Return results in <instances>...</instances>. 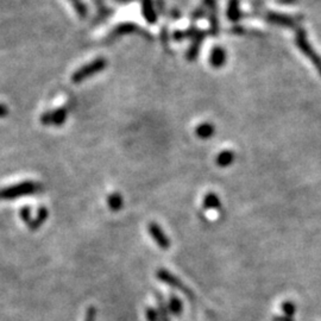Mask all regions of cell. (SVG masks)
Segmentation results:
<instances>
[{"label":"cell","mask_w":321,"mask_h":321,"mask_svg":"<svg viewBox=\"0 0 321 321\" xmlns=\"http://www.w3.org/2000/svg\"><path fill=\"white\" fill-rule=\"evenodd\" d=\"M42 191V185L38 182L24 181L20 183L10 185V187L0 188V200H13L21 198V196H29L37 194Z\"/></svg>","instance_id":"cell-1"},{"label":"cell","mask_w":321,"mask_h":321,"mask_svg":"<svg viewBox=\"0 0 321 321\" xmlns=\"http://www.w3.org/2000/svg\"><path fill=\"white\" fill-rule=\"evenodd\" d=\"M107 67V60L105 57H96L95 60L91 61L85 66L78 68L76 71H74L71 75V82L73 84H81L91 76L101 73Z\"/></svg>","instance_id":"cell-2"},{"label":"cell","mask_w":321,"mask_h":321,"mask_svg":"<svg viewBox=\"0 0 321 321\" xmlns=\"http://www.w3.org/2000/svg\"><path fill=\"white\" fill-rule=\"evenodd\" d=\"M295 44L300 49L303 55H305L307 59H308L310 62L314 64L315 69L317 70V73L321 75V57L317 55L315 50L310 43L308 42V38H307L306 31L303 29H299L295 34Z\"/></svg>","instance_id":"cell-3"},{"label":"cell","mask_w":321,"mask_h":321,"mask_svg":"<svg viewBox=\"0 0 321 321\" xmlns=\"http://www.w3.org/2000/svg\"><path fill=\"white\" fill-rule=\"evenodd\" d=\"M130 34H138L142 35L143 37H145L146 39H152V36L150 35L149 32H146L144 29L139 28L137 24L131 23V21H126V23H121L119 25H117V26L110 32V35L107 36V41H112V39H116L118 37H120V36Z\"/></svg>","instance_id":"cell-4"},{"label":"cell","mask_w":321,"mask_h":321,"mask_svg":"<svg viewBox=\"0 0 321 321\" xmlns=\"http://www.w3.org/2000/svg\"><path fill=\"white\" fill-rule=\"evenodd\" d=\"M68 117V109L66 106L59 107V109L54 111H46V112L42 113L41 116V123L45 126L52 125V126L60 127L61 125L66 123Z\"/></svg>","instance_id":"cell-5"},{"label":"cell","mask_w":321,"mask_h":321,"mask_svg":"<svg viewBox=\"0 0 321 321\" xmlns=\"http://www.w3.org/2000/svg\"><path fill=\"white\" fill-rule=\"evenodd\" d=\"M156 276H157V278H158V281L163 282V283L170 285V287H173L175 289H178V290L184 292V294L192 296V291L189 290L187 287H184V284L182 283V282L178 280L176 276H174L173 274L169 273L168 270L159 269L156 273Z\"/></svg>","instance_id":"cell-6"},{"label":"cell","mask_w":321,"mask_h":321,"mask_svg":"<svg viewBox=\"0 0 321 321\" xmlns=\"http://www.w3.org/2000/svg\"><path fill=\"white\" fill-rule=\"evenodd\" d=\"M148 231H149V234L151 235L153 240H155L156 244L158 245L160 249L168 250L170 248V245H171L170 239L167 237V234L164 233L162 227H160L158 224L150 223L148 225Z\"/></svg>","instance_id":"cell-7"},{"label":"cell","mask_w":321,"mask_h":321,"mask_svg":"<svg viewBox=\"0 0 321 321\" xmlns=\"http://www.w3.org/2000/svg\"><path fill=\"white\" fill-rule=\"evenodd\" d=\"M207 36V32L205 30H199L196 32V35L192 38V43L189 45V48L187 50V54H185V59L189 62H193V61L196 60V57L199 56L200 49H201V45L203 43V39Z\"/></svg>","instance_id":"cell-8"},{"label":"cell","mask_w":321,"mask_h":321,"mask_svg":"<svg viewBox=\"0 0 321 321\" xmlns=\"http://www.w3.org/2000/svg\"><path fill=\"white\" fill-rule=\"evenodd\" d=\"M266 20L271 24L278 25V26H284V28H294L296 25L295 18L287 14L276 13V12H269L266 14Z\"/></svg>","instance_id":"cell-9"},{"label":"cell","mask_w":321,"mask_h":321,"mask_svg":"<svg viewBox=\"0 0 321 321\" xmlns=\"http://www.w3.org/2000/svg\"><path fill=\"white\" fill-rule=\"evenodd\" d=\"M141 6H142V14L144 17L148 24H156L157 19H158V14L155 9V4L152 0H141Z\"/></svg>","instance_id":"cell-10"},{"label":"cell","mask_w":321,"mask_h":321,"mask_svg":"<svg viewBox=\"0 0 321 321\" xmlns=\"http://www.w3.org/2000/svg\"><path fill=\"white\" fill-rule=\"evenodd\" d=\"M227 54L223 46H213L212 51L209 54V63L213 68H221L226 63Z\"/></svg>","instance_id":"cell-11"},{"label":"cell","mask_w":321,"mask_h":321,"mask_svg":"<svg viewBox=\"0 0 321 321\" xmlns=\"http://www.w3.org/2000/svg\"><path fill=\"white\" fill-rule=\"evenodd\" d=\"M48 217H49L48 208H46V207H39L37 213H36V217L34 218V219H31L30 224L28 225L29 228H30L31 231L38 230V228L45 223L46 219H48Z\"/></svg>","instance_id":"cell-12"},{"label":"cell","mask_w":321,"mask_h":321,"mask_svg":"<svg viewBox=\"0 0 321 321\" xmlns=\"http://www.w3.org/2000/svg\"><path fill=\"white\" fill-rule=\"evenodd\" d=\"M227 18L233 23H237V21L240 19L242 17V11H240V4H239V0H228L227 4V10H226Z\"/></svg>","instance_id":"cell-13"},{"label":"cell","mask_w":321,"mask_h":321,"mask_svg":"<svg viewBox=\"0 0 321 321\" xmlns=\"http://www.w3.org/2000/svg\"><path fill=\"white\" fill-rule=\"evenodd\" d=\"M168 310L171 315L174 316H180L182 312H183V302H182L181 299H178L176 295L171 294L169 298V301L167 303Z\"/></svg>","instance_id":"cell-14"},{"label":"cell","mask_w":321,"mask_h":321,"mask_svg":"<svg viewBox=\"0 0 321 321\" xmlns=\"http://www.w3.org/2000/svg\"><path fill=\"white\" fill-rule=\"evenodd\" d=\"M216 128H214L212 123L205 121V123L199 124L195 128V135L198 136L200 139H209L213 137Z\"/></svg>","instance_id":"cell-15"},{"label":"cell","mask_w":321,"mask_h":321,"mask_svg":"<svg viewBox=\"0 0 321 321\" xmlns=\"http://www.w3.org/2000/svg\"><path fill=\"white\" fill-rule=\"evenodd\" d=\"M234 160V153L231 151V150H223V151L219 152V155L216 157V163L217 166H219L221 168H226L230 167Z\"/></svg>","instance_id":"cell-16"},{"label":"cell","mask_w":321,"mask_h":321,"mask_svg":"<svg viewBox=\"0 0 321 321\" xmlns=\"http://www.w3.org/2000/svg\"><path fill=\"white\" fill-rule=\"evenodd\" d=\"M221 206L220 199L216 193L209 192L207 193L203 198V208L205 209H219Z\"/></svg>","instance_id":"cell-17"},{"label":"cell","mask_w":321,"mask_h":321,"mask_svg":"<svg viewBox=\"0 0 321 321\" xmlns=\"http://www.w3.org/2000/svg\"><path fill=\"white\" fill-rule=\"evenodd\" d=\"M107 206H109V208L111 210H113V212H118V210H120L124 206L123 196L117 192L110 194L109 198H107Z\"/></svg>","instance_id":"cell-18"},{"label":"cell","mask_w":321,"mask_h":321,"mask_svg":"<svg viewBox=\"0 0 321 321\" xmlns=\"http://www.w3.org/2000/svg\"><path fill=\"white\" fill-rule=\"evenodd\" d=\"M199 31V29L195 26H189L185 30H175L173 34V39L175 42H182L187 38H193L196 35V32Z\"/></svg>","instance_id":"cell-19"},{"label":"cell","mask_w":321,"mask_h":321,"mask_svg":"<svg viewBox=\"0 0 321 321\" xmlns=\"http://www.w3.org/2000/svg\"><path fill=\"white\" fill-rule=\"evenodd\" d=\"M209 19V31L213 36L219 35V18H218V7L213 10H209L208 12Z\"/></svg>","instance_id":"cell-20"},{"label":"cell","mask_w":321,"mask_h":321,"mask_svg":"<svg viewBox=\"0 0 321 321\" xmlns=\"http://www.w3.org/2000/svg\"><path fill=\"white\" fill-rule=\"evenodd\" d=\"M157 303H158V315H159V321H170L169 317V310H168V307L163 301V298L160 294H157Z\"/></svg>","instance_id":"cell-21"},{"label":"cell","mask_w":321,"mask_h":321,"mask_svg":"<svg viewBox=\"0 0 321 321\" xmlns=\"http://www.w3.org/2000/svg\"><path fill=\"white\" fill-rule=\"evenodd\" d=\"M69 3L71 4V6L74 7L75 11H76L77 16L80 18H86L88 14V9L87 6L85 5V3L82 0H69Z\"/></svg>","instance_id":"cell-22"},{"label":"cell","mask_w":321,"mask_h":321,"mask_svg":"<svg viewBox=\"0 0 321 321\" xmlns=\"http://www.w3.org/2000/svg\"><path fill=\"white\" fill-rule=\"evenodd\" d=\"M281 308H282V312L284 313V315L287 316V317H290V319H291L292 316H294V314L296 312L295 305L292 302H290V301H287V302L282 303Z\"/></svg>","instance_id":"cell-23"},{"label":"cell","mask_w":321,"mask_h":321,"mask_svg":"<svg viewBox=\"0 0 321 321\" xmlns=\"http://www.w3.org/2000/svg\"><path fill=\"white\" fill-rule=\"evenodd\" d=\"M159 39H160V42H162L163 48L166 49L167 51H169V49H170V45H169L170 35H169V31L167 30V28H163V29H162V31H160Z\"/></svg>","instance_id":"cell-24"},{"label":"cell","mask_w":321,"mask_h":321,"mask_svg":"<svg viewBox=\"0 0 321 321\" xmlns=\"http://www.w3.org/2000/svg\"><path fill=\"white\" fill-rule=\"evenodd\" d=\"M146 320L148 321H159V315H158V310L152 308V307H148L145 312Z\"/></svg>","instance_id":"cell-25"},{"label":"cell","mask_w":321,"mask_h":321,"mask_svg":"<svg viewBox=\"0 0 321 321\" xmlns=\"http://www.w3.org/2000/svg\"><path fill=\"white\" fill-rule=\"evenodd\" d=\"M19 216L21 218V220H23L25 224H28V225L30 224V221H31V208L30 207L24 206L23 208L20 209Z\"/></svg>","instance_id":"cell-26"},{"label":"cell","mask_w":321,"mask_h":321,"mask_svg":"<svg viewBox=\"0 0 321 321\" xmlns=\"http://www.w3.org/2000/svg\"><path fill=\"white\" fill-rule=\"evenodd\" d=\"M206 9L205 7H199V9L194 10V12L192 13V20H199L201 19V18H203L206 16Z\"/></svg>","instance_id":"cell-27"},{"label":"cell","mask_w":321,"mask_h":321,"mask_svg":"<svg viewBox=\"0 0 321 321\" xmlns=\"http://www.w3.org/2000/svg\"><path fill=\"white\" fill-rule=\"evenodd\" d=\"M85 321H96V309L95 307H89L86 312Z\"/></svg>","instance_id":"cell-28"},{"label":"cell","mask_w":321,"mask_h":321,"mask_svg":"<svg viewBox=\"0 0 321 321\" xmlns=\"http://www.w3.org/2000/svg\"><path fill=\"white\" fill-rule=\"evenodd\" d=\"M203 2V6L207 7L208 10H213L218 7L217 5V0H202Z\"/></svg>","instance_id":"cell-29"},{"label":"cell","mask_w":321,"mask_h":321,"mask_svg":"<svg viewBox=\"0 0 321 321\" xmlns=\"http://www.w3.org/2000/svg\"><path fill=\"white\" fill-rule=\"evenodd\" d=\"M7 114H9V109L4 103H0V118L6 117Z\"/></svg>","instance_id":"cell-30"},{"label":"cell","mask_w":321,"mask_h":321,"mask_svg":"<svg viewBox=\"0 0 321 321\" xmlns=\"http://www.w3.org/2000/svg\"><path fill=\"white\" fill-rule=\"evenodd\" d=\"M156 6H157V9H158L159 14H163L164 13V2L163 0H157Z\"/></svg>","instance_id":"cell-31"},{"label":"cell","mask_w":321,"mask_h":321,"mask_svg":"<svg viewBox=\"0 0 321 321\" xmlns=\"http://www.w3.org/2000/svg\"><path fill=\"white\" fill-rule=\"evenodd\" d=\"M171 17L175 18V19H177V18H180V17H181L180 11H177V10H173V12H171Z\"/></svg>","instance_id":"cell-32"},{"label":"cell","mask_w":321,"mask_h":321,"mask_svg":"<svg viewBox=\"0 0 321 321\" xmlns=\"http://www.w3.org/2000/svg\"><path fill=\"white\" fill-rule=\"evenodd\" d=\"M114 2L118 3V4H124V5H127V4L133 3V2H136V0H114Z\"/></svg>","instance_id":"cell-33"},{"label":"cell","mask_w":321,"mask_h":321,"mask_svg":"<svg viewBox=\"0 0 321 321\" xmlns=\"http://www.w3.org/2000/svg\"><path fill=\"white\" fill-rule=\"evenodd\" d=\"M276 321H292L290 317H281V319H277Z\"/></svg>","instance_id":"cell-34"}]
</instances>
